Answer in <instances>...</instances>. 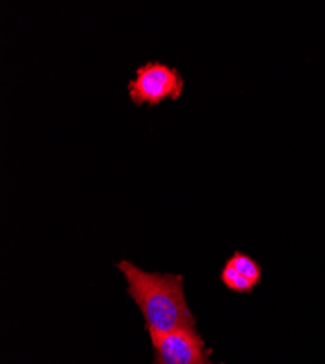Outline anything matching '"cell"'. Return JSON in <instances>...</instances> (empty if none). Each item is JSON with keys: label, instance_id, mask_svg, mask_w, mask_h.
<instances>
[{"label": "cell", "instance_id": "1", "mask_svg": "<svg viewBox=\"0 0 325 364\" xmlns=\"http://www.w3.org/2000/svg\"><path fill=\"white\" fill-rule=\"evenodd\" d=\"M115 267L126 279L127 294L140 309L151 340L175 331H198L181 274L147 272L129 259L118 261Z\"/></svg>", "mask_w": 325, "mask_h": 364}, {"label": "cell", "instance_id": "2", "mask_svg": "<svg viewBox=\"0 0 325 364\" xmlns=\"http://www.w3.org/2000/svg\"><path fill=\"white\" fill-rule=\"evenodd\" d=\"M136 76L129 80V97L136 105H158L166 100H180L186 79L183 73L162 62H146L136 69Z\"/></svg>", "mask_w": 325, "mask_h": 364}, {"label": "cell", "instance_id": "3", "mask_svg": "<svg viewBox=\"0 0 325 364\" xmlns=\"http://www.w3.org/2000/svg\"><path fill=\"white\" fill-rule=\"evenodd\" d=\"M151 341L154 364H213L198 331H175Z\"/></svg>", "mask_w": 325, "mask_h": 364}, {"label": "cell", "instance_id": "4", "mask_svg": "<svg viewBox=\"0 0 325 364\" xmlns=\"http://www.w3.org/2000/svg\"><path fill=\"white\" fill-rule=\"evenodd\" d=\"M226 262H229L236 271L241 272V274L244 277H247L252 284H255V286L260 284L261 277H262L261 265L250 255H247L241 251H235V254Z\"/></svg>", "mask_w": 325, "mask_h": 364}, {"label": "cell", "instance_id": "5", "mask_svg": "<svg viewBox=\"0 0 325 364\" xmlns=\"http://www.w3.org/2000/svg\"><path fill=\"white\" fill-rule=\"evenodd\" d=\"M220 282L226 289L235 293H251L257 287L247 277H244L241 272L236 271L229 262H226L220 271Z\"/></svg>", "mask_w": 325, "mask_h": 364}]
</instances>
